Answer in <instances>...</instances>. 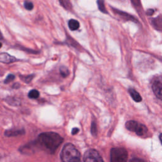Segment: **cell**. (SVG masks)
I'll return each instance as SVG.
<instances>
[{"label":"cell","mask_w":162,"mask_h":162,"mask_svg":"<svg viewBox=\"0 0 162 162\" xmlns=\"http://www.w3.org/2000/svg\"><path fill=\"white\" fill-rule=\"evenodd\" d=\"M79 132V129L78 128H74L72 130V135H75L76 134H77Z\"/></svg>","instance_id":"cb8c5ba5"},{"label":"cell","mask_w":162,"mask_h":162,"mask_svg":"<svg viewBox=\"0 0 162 162\" xmlns=\"http://www.w3.org/2000/svg\"><path fill=\"white\" fill-rule=\"evenodd\" d=\"M34 77V75H29L28 76H22L20 75V78L22 80H23L24 83H29L31 82V80L33 79V78Z\"/></svg>","instance_id":"e0dca14e"},{"label":"cell","mask_w":162,"mask_h":162,"mask_svg":"<svg viewBox=\"0 0 162 162\" xmlns=\"http://www.w3.org/2000/svg\"><path fill=\"white\" fill-rule=\"evenodd\" d=\"M2 43L1 42H0V49L2 48Z\"/></svg>","instance_id":"83f0119b"},{"label":"cell","mask_w":162,"mask_h":162,"mask_svg":"<svg viewBox=\"0 0 162 162\" xmlns=\"http://www.w3.org/2000/svg\"><path fill=\"white\" fill-rule=\"evenodd\" d=\"M97 3H98V6L99 9H100V10L104 13H108L107 10H106V8L105 6V2H104V0H97Z\"/></svg>","instance_id":"4fadbf2b"},{"label":"cell","mask_w":162,"mask_h":162,"mask_svg":"<svg viewBox=\"0 0 162 162\" xmlns=\"http://www.w3.org/2000/svg\"><path fill=\"white\" fill-rule=\"evenodd\" d=\"M83 161L85 162H102L103 160L98 151L89 149L85 152Z\"/></svg>","instance_id":"5b68a950"},{"label":"cell","mask_w":162,"mask_h":162,"mask_svg":"<svg viewBox=\"0 0 162 162\" xmlns=\"http://www.w3.org/2000/svg\"><path fill=\"white\" fill-rule=\"evenodd\" d=\"M61 160L65 162H76L80 161V153L71 143H67L63 148L61 154Z\"/></svg>","instance_id":"7a4b0ae2"},{"label":"cell","mask_w":162,"mask_h":162,"mask_svg":"<svg viewBox=\"0 0 162 162\" xmlns=\"http://www.w3.org/2000/svg\"><path fill=\"white\" fill-rule=\"evenodd\" d=\"M132 3L134 4V6H136V7L140 6L141 3H140V0H131Z\"/></svg>","instance_id":"7402d4cb"},{"label":"cell","mask_w":162,"mask_h":162,"mask_svg":"<svg viewBox=\"0 0 162 162\" xmlns=\"http://www.w3.org/2000/svg\"><path fill=\"white\" fill-rule=\"evenodd\" d=\"M128 152L122 148H113L110 151V160L112 162H123L127 160Z\"/></svg>","instance_id":"277c9868"},{"label":"cell","mask_w":162,"mask_h":162,"mask_svg":"<svg viewBox=\"0 0 162 162\" xmlns=\"http://www.w3.org/2000/svg\"><path fill=\"white\" fill-rule=\"evenodd\" d=\"M25 134V131L24 129H18V130H6L5 132V136L6 137H14L21 136Z\"/></svg>","instance_id":"ba28073f"},{"label":"cell","mask_w":162,"mask_h":162,"mask_svg":"<svg viewBox=\"0 0 162 162\" xmlns=\"http://www.w3.org/2000/svg\"><path fill=\"white\" fill-rule=\"evenodd\" d=\"M3 38V35H2V32H1V31H0V39H2Z\"/></svg>","instance_id":"d4e9b609"},{"label":"cell","mask_w":162,"mask_h":162,"mask_svg":"<svg viewBox=\"0 0 162 162\" xmlns=\"http://www.w3.org/2000/svg\"><path fill=\"white\" fill-rule=\"evenodd\" d=\"M15 79V76L13 74H9L6 78L5 80V84H8L11 82H12L13 80H14V79Z\"/></svg>","instance_id":"44dd1931"},{"label":"cell","mask_w":162,"mask_h":162,"mask_svg":"<svg viewBox=\"0 0 162 162\" xmlns=\"http://www.w3.org/2000/svg\"><path fill=\"white\" fill-rule=\"evenodd\" d=\"M91 134H92V135H93V136H94V137L97 136V133H98L97 127H96V124L94 122L91 124Z\"/></svg>","instance_id":"d6986e66"},{"label":"cell","mask_w":162,"mask_h":162,"mask_svg":"<svg viewBox=\"0 0 162 162\" xmlns=\"http://www.w3.org/2000/svg\"><path fill=\"white\" fill-rule=\"evenodd\" d=\"M131 161H143V160H139V159H133V160H131Z\"/></svg>","instance_id":"484cf974"},{"label":"cell","mask_w":162,"mask_h":162,"mask_svg":"<svg viewBox=\"0 0 162 162\" xmlns=\"http://www.w3.org/2000/svg\"><path fill=\"white\" fill-rule=\"evenodd\" d=\"M60 72L61 75L64 78L67 77L70 74L69 70L68 69L67 67H66L65 66H62L60 68Z\"/></svg>","instance_id":"5bb4252c"},{"label":"cell","mask_w":162,"mask_h":162,"mask_svg":"<svg viewBox=\"0 0 162 162\" xmlns=\"http://www.w3.org/2000/svg\"><path fill=\"white\" fill-rule=\"evenodd\" d=\"M153 13H154V10H153V9H149V10H148L146 12V14L148 16H151L153 14Z\"/></svg>","instance_id":"603a6c76"},{"label":"cell","mask_w":162,"mask_h":162,"mask_svg":"<svg viewBox=\"0 0 162 162\" xmlns=\"http://www.w3.org/2000/svg\"><path fill=\"white\" fill-rule=\"evenodd\" d=\"M24 7L28 10H32L34 8V5L32 2L26 1L24 3Z\"/></svg>","instance_id":"ffe728a7"},{"label":"cell","mask_w":162,"mask_h":162,"mask_svg":"<svg viewBox=\"0 0 162 162\" xmlns=\"http://www.w3.org/2000/svg\"><path fill=\"white\" fill-rule=\"evenodd\" d=\"M115 12L117 13L119 15H120L121 17H125V19H127V20H132V21H134V22H136V20H135L134 18L132 16H131L130 15L126 13H124V12H120L119 10H115Z\"/></svg>","instance_id":"9a60e30c"},{"label":"cell","mask_w":162,"mask_h":162,"mask_svg":"<svg viewBox=\"0 0 162 162\" xmlns=\"http://www.w3.org/2000/svg\"><path fill=\"white\" fill-rule=\"evenodd\" d=\"M129 93L130 95L131 96L132 98L136 102H140L142 101V98L140 94L138 91H136L135 89L132 88H130L129 89Z\"/></svg>","instance_id":"30bf717a"},{"label":"cell","mask_w":162,"mask_h":162,"mask_svg":"<svg viewBox=\"0 0 162 162\" xmlns=\"http://www.w3.org/2000/svg\"><path fill=\"white\" fill-rule=\"evenodd\" d=\"M28 96L31 99H36L39 96V93L38 90L32 89L29 91L28 94Z\"/></svg>","instance_id":"2e32d148"},{"label":"cell","mask_w":162,"mask_h":162,"mask_svg":"<svg viewBox=\"0 0 162 162\" xmlns=\"http://www.w3.org/2000/svg\"><path fill=\"white\" fill-rule=\"evenodd\" d=\"M6 102L9 104L10 105L12 106H19L21 104L20 100L19 99H18L15 97H13V96H8L6 98Z\"/></svg>","instance_id":"9c48e42d"},{"label":"cell","mask_w":162,"mask_h":162,"mask_svg":"<svg viewBox=\"0 0 162 162\" xmlns=\"http://www.w3.org/2000/svg\"><path fill=\"white\" fill-rule=\"evenodd\" d=\"M125 127L130 131L136 133L138 136H142L147 134L148 129L145 125L134 120H129L125 123Z\"/></svg>","instance_id":"3957f363"},{"label":"cell","mask_w":162,"mask_h":162,"mask_svg":"<svg viewBox=\"0 0 162 162\" xmlns=\"http://www.w3.org/2000/svg\"><path fill=\"white\" fill-rule=\"evenodd\" d=\"M17 61V58L13 56L9 55L7 53H0V62L4 63V64H11Z\"/></svg>","instance_id":"52a82bcc"},{"label":"cell","mask_w":162,"mask_h":162,"mask_svg":"<svg viewBox=\"0 0 162 162\" xmlns=\"http://www.w3.org/2000/svg\"><path fill=\"white\" fill-rule=\"evenodd\" d=\"M80 27L79 22L74 19H71L68 22V28L71 31H76Z\"/></svg>","instance_id":"8fae6325"},{"label":"cell","mask_w":162,"mask_h":162,"mask_svg":"<svg viewBox=\"0 0 162 162\" xmlns=\"http://www.w3.org/2000/svg\"><path fill=\"white\" fill-rule=\"evenodd\" d=\"M59 1L60 2V4L65 8L67 9V10L71 8L72 5L70 4V2L69 0H59Z\"/></svg>","instance_id":"ac0fdd59"},{"label":"cell","mask_w":162,"mask_h":162,"mask_svg":"<svg viewBox=\"0 0 162 162\" xmlns=\"http://www.w3.org/2000/svg\"><path fill=\"white\" fill-rule=\"evenodd\" d=\"M64 141L60 135L53 132H43L39 135L35 144L48 153L53 154Z\"/></svg>","instance_id":"6da1fadb"},{"label":"cell","mask_w":162,"mask_h":162,"mask_svg":"<svg viewBox=\"0 0 162 162\" xmlns=\"http://www.w3.org/2000/svg\"><path fill=\"white\" fill-rule=\"evenodd\" d=\"M152 89L153 91L156 96L160 100L162 99V80L161 76L157 77V78L153 80L152 83Z\"/></svg>","instance_id":"8992f818"},{"label":"cell","mask_w":162,"mask_h":162,"mask_svg":"<svg viewBox=\"0 0 162 162\" xmlns=\"http://www.w3.org/2000/svg\"><path fill=\"white\" fill-rule=\"evenodd\" d=\"M159 139H160V142H161V134H160V136H159Z\"/></svg>","instance_id":"4316f807"},{"label":"cell","mask_w":162,"mask_h":162,"mask_svg":"<svg viewBox=\"0 0 162 162\" xmlns=\"http://www.w3.org/2000/svg\"><path fill=\"white\" fill-rule=\"evenodd\" d=\"M153 25L155 29L159 31L161 30V19L160 16L158 18H157V19L153 20Z\"/></svg>","instance_id":"7c38bea8"}]
</instances>
